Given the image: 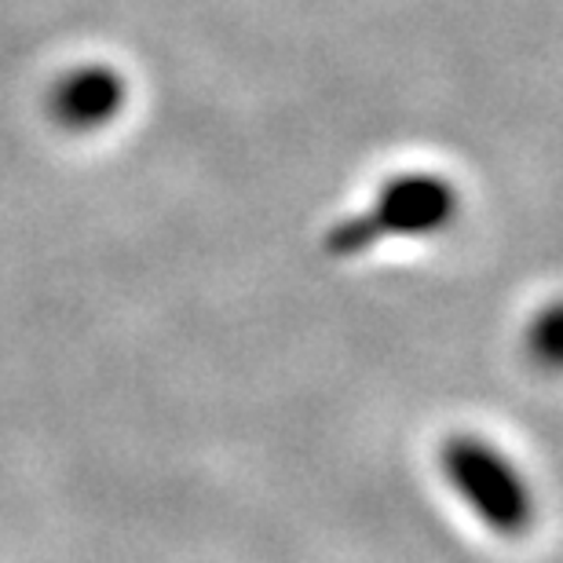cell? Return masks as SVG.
Instances as JSON below:
<instances>
[{
	"instance_id": "277c9868",
	"label": "cell",
	"mask_w": 563,
	"mask_h": 563,
	"mask_svg": "<svg viewBox=\"0 0 563 563\" xmlns=\"http://www.w3.org/2000/svg\"><path fill=\"white\" fill-rule=\"evenodd\" d=\"M527 355H531L538 366L556 369V363H560V314H556V303H549V308L531 322V330H527Z\"/></svg>"
},
{
	"instance_id": "3957f363",
	"label": "cell",
	"mask_w": 563,
	"mask_h": 563,
	"mask_svg": "<svg viewBox=\"0 0 563 563\" xmlns=\"http://www.w3.org/2000/svg\"><path fill=\"white\" fill-rule=\"evenodd\" d=\"M125 107V81L110 66H77L52 85L48 114L66 132L107 129Z\"/></svg>"
},
{
	"instance_id": "7a4b0ae2",
	"label": "cell",
	"mask_w": 563,
	"mask_h": 563,
	"mask_svg": "<svg viewBox=\"0 0 563 563\" xmlns=\"http://www.w3.org/2000/svg\"><path fill=\"white\" fill-rule=\"evenodd\" d=\"M439 472L498 538H520L534 520V498L520 468L483 435L454 432L439 446Z\"/></svg>"
},
{
	"instance_id": "6da1fadb",
	"label": "cell",
	"mask_w": 563,
	"mask_h": 563,
	"mask_svg": "<svg viewBox=\"0 0 563 563\" xmlns=\"http://www.w3.org/2000/svg\"><path fill=\"white\" fill-rule=\"evenodd\" d=\"M454 217L457 190L450 179L435 173H399L385 179L366 212H355L325 231L322 250L344 261V256L369 253L388 239H424L450 228Z\"/></svg>"
}]
</instances>
